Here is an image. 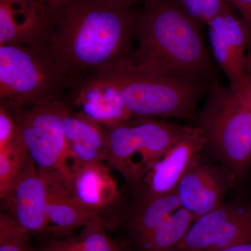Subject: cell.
<instances>
[{"label":"cell","instance_id":"5","mask_svg":"<svg viewBox=\"0 0 251 251\" xmlns=\"http://www.w3.org/2000/svg\"><path fill=\"white\" fill-rule=\"evenodd\" d=\"M105 127L110 144L106 161L123 176L134 195L141 192L145 176L186 128V126L138 117Z\"/></svg>","mask_w":251,"mask_h":251},{"label":"cell","instance_id":"6","mask_svg":"<svg viewBox=\"0 0 251 251\" xmlns=\"http://www.w3.org/2000/svg\"><path fill=\"white\" fill-rule=\"evenodd\" d=\"M119 90L133 117L192 120L204 84L120 68L103 73Z\"/></svg>","mask_w":251,"mask_h":251},{"label":"cell","instance_id":"20","mask_svg":"<svg viewBox=\"0 0 251 251\" xmlns=\"http://www.w3.org/2000/svg\"><path fill=\"white\" fill-rule=\"evenodd\" d=\"M28 156L29 155L21 134L14 141L0 148V198L1 201L9 197L22 173Z\"/></svg>","mask_w":251,"mask_h":251},{"label":"cell","instance_id":"14","mask_svg":"<svg viewBox=\"0 0 251 251\" xmlns=\"http://www.w3.org/2000/svg\"><path fill=\"white\" fill-rule=\"evenodd\" d=\"M49 189L44 175L28 156L9 197L13 217L31 234L50 232L48 219Z\"/></svg>","mask_w":251,"mask_h":251},{"label":"cell","instance_id":"17","mask_svg":"<svg viewBox=\"0 0 251 251\" xmlns=\"http://www.w3.org/2000/svg\"><path fill=\"white\" fill-rule=\"evenodd\" d=\"M180 207L176 193L161 196L134 195L125 220L126 231L134 251Z\"/></svg>","mask_w":251,"mask_h":251},{"label":"cell","instance_id":"11","mask_svg":"<svg viewBox=\"0 0 251 251\" xmlns=\"http://www.w3.org/2000/svg\"><path fill=\"white\" fill-rule=\"evenodd\" d=\"M52 12L46 0H0V46L47 50Z\"/></svg>","mask_w":251,"mask_h":251},{"label":"cell","instance_id":"22","mask_svg":"<svg viewBox=\"0 0 251 251\" xmlns=\"http://www.w3.org/2000/svg\"><path fill=\"white\" fill-rule=\"evenodd\" d=\"M200 25H207L217 15L234 7L227 0H172Z\"/></svg>","mask_w":251,"mask_h":251},{"label":"cell","instance_id":"18","mask_svg":"<svg viewBox=\"0 0 251 251\" xmlns=\"http://www.w3.org/2000/svg\"><path fill=\"white\" fill-rule=\"evenodd\" d=\"M71 190L79 202L98 214L119 196L116 183L103 162L81 166L73 178Z\"/></svg>","mask_w":251,"mask_h":251},{"label":"cell","instance_id":"23","mask_svg":"<svg viewBox=\"0 0 251 251\" xmlns=\"http://www.w3.org/2000/svg\"><path fill=\"white\" fill-rule=\"evenodd\" d=\"M105 221L93 220L82 228L78 237L83 251H122L121 248L107 232Z\"/></svg>","mask_w":251,"mask_h":251},{"label":"cell","instance_id":"3","mask_svg":"<svg viewBox=\"0 0 251 251\" xmlns=\"http://www.w3.org/2000/svg\"><path fill=\"white\" fill-rule=\"evenodd\" d=\"M191 121L202 133L204 151L226 167L237 183L244 182L251 165L249 82L234 90L213 79L205 104Z\"/></svg>","mask_w":251,"mask_h":251},{"label":"cell","instance_id":"25","mask_svg":"<svg viewBox=\"0 0 251 251\" xmlns=\"http://www.w3.org/2000/svg\"><path fill=\"white\" fill-rule=\"evenodd\" d=\"M41 251H83L78 237L56 241Z\"/></svg>","mask_w":251,"mask_h":251},{"label":"cell","instance_id":"28","mask_svg":"<svg viewBox=\"0 0 251 251\" xmlns=\"http://www.w3.org/2000/svg\"><path fill=\"white\" fill-rule=\"evenodd\" d=\"M221 251H251V242L234 246Z\"/></svg>","mask_w":251,"mask_h":251},{"label":"cell","instance_id":"1","mask_svg":"<svg viewBox=\"0 0 251 251\" xmlns=\"http://www.w3.org/2000/svg\"><path fill=\"white\" fill-rule=\"evenodd\" d=\"M138 14L103 0H69L52 12L46 51L72 79L115 70L133 53Z\"/></svg>","mask_w":251,"mask_h":251},{"label":"cell","instance_id":"27","mask_svg":"<svg viewBox=\"0 0 251 251\" xmlns=\"http://www.w3.org/2000/svg\"><path fill=\"white\" fill-rule=\"evenodd\" d=\"M69 1V0H46L50 9L52 12H54L56 10L62 7L63 5L65 4Z\"/></svg>","mask_w":251,"mask_h":251},{"label":"cell","instance_id":"8","mask_svg":"<svg viewBox=\"0 0 251 251\" xmlns=\"http://www.w3.org/2000/svg\"><path fill=\"white\" fill-rule=\"evenodd\" d=\"M251 242V201L237 197L194 221L179 251H221Z\"/></svg>","mask_w":251,"mask_h":251},{"label":"cell","instance_id":"13","mask_svg":"<svg viewBox=\"0 0 251 251\" xmlns=\"http://www.w3.org/2000/svg\"><path fill=\"white\" fill-rule=\"evenodd\" d=\"M204 148V140L199 128L186 126L179 139L145 176L140 193L150 196L175 193L193 160Z\"/></svg>","mask_w":251,"mask_h":251},{"label":"cell","instance_id":"19","mask_svg":"<svg viewBox=\"0 0 251 251\" xmlns=\"http://www.w3.org/2000/svg\"><path fill=\"white\" fill-rule=\"evenodd\" d=\"M194 221L189 211L180 207L135 251H179V244Z\"/></svg>","mask_w":251,"mask_h":251},{"label":"cell","instance_id":"10","mask_svg":"<svg viewBox=\"0 0 251 251\" xmlns=\"http://www.w3.org/2000/svg\"><path fill=\"white\" fill-rule=\"evenodd\" d=\"M234 7L217 15L206 25L214 59L229 81V87L240 90L247 85L248 52L251 36Z\"/></svg>","mask_w":251,"mask_h":251},{"label":"cell","instance_id":"2","mask_svg":"<svg viewBox=\"0 0 251 251\" xmlns=\"http://www.w3.org/2000/svg\"><path fill=\"white\" fill-rule=\"evenodd\" d=\"M201 26L172 0H150L138 14V49L121 68L210 82L213 64Z\"/></svg>","mask_w":251,"mask_h":251},{"label":"cell","instance_id":"15","mask_svg":"<svg viewBox=\"0 0 251 251\" xmlns=\"http://www.w3.org/2000/svg\"><path fill=\"white\" fill-rule=\"evenodd\" d=\"M62 125L69 151L81 166L106 161L110 144L104 126L74 111L67 103Z\"/></svg>","mask_w":251,"mask_h":251},{"label":"cell","instance_id":"9","mask_svg":"<svg viewBox=\"0 0 251 251\" xmlns=\"http://www.w3.org/2000/svg\"><path fill=\"white\" fill-rule=\"evenodd\" d=\"M206 156L203 150L195 157L175 192L181 207L195 221L221 206L227 191L237 183L226 167Z\"/></svg>","mask_w":251,"mask_h":251},{"label":"cell","instance_id":"29","mask_svg":"<svg viewBox=\"0 0 251 251\" xmlns=\"http://www.w3.org/2000/svg\"><path fill=\"white\" fill-rule=\"evenodd\" d=\"M248 76H249V97H250L251 108V64H249L247 68Z\"/></svg>","mask_w":251,"mask_h":251},{"label":"cell","instance_id":"12","mask_svg":"<svg viewBox=\"0 0 251 251\" xmlns=\"http://www.w3.org/2000/svg\"><path fill=\"white\" fill-rule=\"evenodd\" d=\"M69 105L77 112L107 126L133 118L117 86L103 74L73 79L69 89Z\"/></svg>","mask_w":251,"mask_h":251},{"label":"cell","instance_id":"21","mask_svg":"<svg viewBox=\"0 0 251 251\" xmlns=\"http://www.w3.org/2000/svg\"><path fill=\"white\" fill-rule=\"evenodd\" d=\"M31 234L12 216L0 214V251H41L31 247Z\"/></svg>","mask_w":251,"mask_h":251},{"label":"cell","instance_id":"4","mask_svg":"<svg viewBox=\"0 0 251 251\" xmlns=\"http://www.w3.org/2000/svg\"><path fill=\"white\" fill-rule=\"evenodd\" d=\"M72 79L46 50L0 46V102L10 112L65 99Z\"/></svg>","mask_w":251,"mask_h":251},{"label":"cell","instance_id":"26","mask_svg":"<svg viewBox=\"0 0 251 251\" xmlns=\"http://www.w3.org/2000/svg\"><path fill=\"white\" fill-rule=\"evenodd\" d=\"M103 1L117 5V6H122V7L130 8L133 7V5L138 4V3L143 2L144 4H145L150 0H103Z\"/></svg>","mask_w":251,"mask_h":251},{"label":"cell","instance_id":"24","mask_svg":"<svg viewBox=\"0 0 251 251\" xmlns=\"http://www.w3.org/2000/svg\"><path fill=\"white\" fill-rule=\"evenodd\" d=\"M240 14L243 22L249 29L251 36L248 58L251 60V0H227Z\"/></svg>","mask_w":251,"mask_h":251},{"label":"cell","instance_id":"7","mask_svg":"<svg viewBox=\"0 0 251 251\" xmlns=\"http://www.w3.org/2000/svg\"><path fill=\"white\" fill-rule=\"evenodd\" d=\"M65 99L11 112L28 155L43 174L59 176L69 185L81 165L73 156L62 125Z\"/></svg>","mask_w":251,"mask_h":251},{"label":"cell","instance_id":"16","mask_svg":"<svg viewBox=\"0 0 251 251\" xmlns=\"http://www.w3.org/2000/svg\"><path fill=\"white\" fill-rule=\"evenodd\" d=\"M43 175L49 189L48 219L50 232L54 235H66L80 227L83 228L93 220L104 221L98 213L90 210L77 201L64 180L55 175Z\"/></svg>","mask_w":251,"mask_h":251}]
</instances>
